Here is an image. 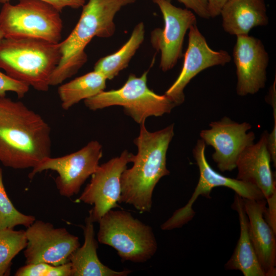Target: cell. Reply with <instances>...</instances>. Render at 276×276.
<instances>
[{
    "label": "cell",
    "mask_w": 276,
    "mask_h": 276,
    "mask_svg": "<svg viewBox=\"0 0 276 276\" xmlns=\"http://www.w3.org/2000/svg\"><path fill=\"white\" fill-rule=\"evenodd\" d=\"M107 79L100 73L93 71L64 84L58 89L61 107L68 110L82 100L93 97L106 88Z\"/></svg>",
    "instance_id": "cell-21"
},
{
    "label": "cell",
    "mask_w": 276,
    "mask_h": 276,
    "mask_svg": "<svg viewBox=\"0 0 276 276\" xmlns=\"http://www.w3.org/2000/svg\"><path fill=\"white\" fill-rule=\"evenodd\" d=\"M251 128L249 123H239L224 117L200 131L201 139L214 149L212 159L220 171H232L236 168L240 154L254 143L255 134L249 131Z\"/></svg>",
    "instance_id": "cell-13"
},
{
    "label": "cell",
    "mask_w": 276,
    "mask_h": 276,
    "mask_svg": "<svg viewBox=\"0 0 276 276\" xmlns=\"http://www.w3.org/2000/svg\"><path fill=\"white\" fill-rule=\"evenodd\" d=\"M208 11L210 17L214 18L220 15L221 10L228 0H207Z\"/></svg>",
    "instance_id": "cell-29"
},
{
    "label": "cell",
    "mask_w": 276,
    "mask_h": 276,
    "mask_svg": "<svg viewBox=\"0 0 276 276\" xmlns=\"http://www.w3.org/2000/svg\"><path fill=\"white\" fill-rule=\"evenodd\" d=\"M162 14L164 28H156L150 35L152 46L160 52L159 67L163 72L172 69L182 56L185 36L196 24L195 14L188 9L177 7L171 0H153Z\"/></svg>",
    "instance_id": "cell-12"
},
{
    "label": "cell",
    "mask_w": 276,
    "mask_h": 276,
    "mask_svg": "<svg viewBox=\"0 0 276 276\" xmlns=\"http://www.w3.org/2000/svg\"><path fill=\"white\" fill-rule=\"evenodd\" d=\"M25 231L0 229V276L9 275L12 261L27 245Z\"/></svg>",
    "instance_id": "cell-23"
},
{
    "label": "cell",
    "mask_w": 276,
    "mask_h": 276,
    "mask_svg": "<svg viewBox=\"0 0 276 276\" xmlns=\"http://www.w3.org/2000/svg\"><path fill=\"white\" fill-rule=\"evenodd\" d=\"M102 154L101 144L92 141L73 153L45 158L32 168L28 177L32 179L36 174L45 170L56 172L58 175L55 182L59 193L71 197L79 193L86 179L97 170Z\"/></svg>",
    "instance_id": "cell-8"
},
{
    "label": "cell",
    "mask_w": 276,
    "mask_h": 276,
    "mask_svg": "<svg viewBox=\"0 0 276 276\" xmlns=\"http://www.w3.org/2000/svg\"><path fill=\"white\" fill-rule=\"evenodd\" d=\"M136 0H88L68 37L60 42L61 57L54 71L50 86L62 84L76 74L87 60L85 49L94 37L109 38L116 31L114 18L124 7Z\"/></svg>",
    "instance_id": "cell-3"
},
{
    "label": "cell",
    "mask_w": 276,
    "mask_h": 276,
    "mask_svg": "<svg viewBox=\"0 0 276 276\" xmlns=\"http://www.w3.org/2000/svg\"><path fill=\"white\" fill-rule=\"evenodd\" d=\"M30 86L16 80L0 71V97L6 96V93H15L19 98H23L29 90Z\"/></svg>",
    "instance_id": "cell-25"
},
{
    "label": "cell",
    "mask_w": 276,
    "mask_h": 276,
    "mask_svg": "<svg viewBox=\"0 0 276 276\" xmlns=\"http://www.w3.org/2000/svg\"><path fill=\"white\" fill-rule=\"evenodd\" d=\"M174 124L155 132L140 125L139 136L134 140L137 148L132 155V166L123 171L121 177L119 203L132 205L141 212H150L153 190L164 176L169 175L167 152L174 136Z\"/></svg>",
    "instance_id": "cell-2"
},
{
    "label": "cell",
    "mask_w": 276,
    "mask_h": 276,
    "mask_svg": "<svg viewBox=\"0 0 276 276\" xmlns=\"http://www.w3.org/2000/svg\"><path fill=\"white\" fill-rule=\"evenodd\" d=\"M220 15L224 31L236 36L248 35L252 28L269 22L264 0H228Z\"/></svg>",
    "instance_id": "cell-18"
},
{
    "label": "cell",
    "mask_w": 276,
    "mask_h": 276,
    "mask_svg": "<svg viewBox=\"0 0 276 276\" xmlns=\"http://www.w3.org/2000/svg\"><path fill=\"white\" fill-rule=\"evenodd\" d=\"M10 0H0V3L5 4L9 2ZM47 3L58 11L61 12L65 7H70L74 9H78L82 7L85 4L86 0H40Z\"/></svg>",
    "instance_id": "cell-28"
},
{
    "label": "cell",
    "mask_w": 276,
    "mask_h": 276,
    "mask_svg": "<svg viewBox=\"0 0 276 276\" xmlns=\"http://www.w3.org/2000/svg\"><path fill=\"white\" fill-rule=\"evenodd\" d=\"M94 222L88 217L82 227L84 242L69 257L71 276H126L132 271H116L104 265L97 255L98 241L95 237Z\"/></svg>",
    "instance_id": "cell-19"
},
{
    "label": "cell",
    "mask_w": 276,
    "mask_h": 276,
    "mask_svg": "<svg viewBox=\"0 0 276 276\" xmlns=\"http://www.w3.org/2000/svg\"><path fill=\"white\" fill-rule=\"evenodd\" d=\"M267 131H264L258 142L245 149L239 155L236 168V179L257 187L266 200L276 195V183L271 170V156L268 148Z\"/></svg>",
    "instance_id": "cell-16"
},
{
    "label": "cell",
    "mask_w": 276,
    "mask_h": 276,
    "mask_svg": "<svg viewBox=\"0 0 276 276\" xmlns=\"http://www.w3.org/2000/svg\"><path fill=\"white\" fill-rule=\"evenodd\" d=\"M144 24L140 22L134 27L127 42L117 52L98 60L94 70L102 74L107 80H112L126 68L145 38Z\"/></svg>",
    "instance_id": "cell-22"
},
{
    "label": "cell",
    "mask_w": 276,
    "mask_h": 276,
    "mask_svg": "<svg viewBox=\"0 0 276 276\" xmlns=\"http://www.w3.org/2000/svg\"><path fill=\"white\" fill-rule=\"evenodd\" d=\"M98 223V241L113 248L123 261L147 262L157 249L152 227L129 212L110 210Z\"/></svg>",
    "instance_id": "cell-5"
},
{
    "label": "cell",
    "mask_w": 276,
    "mask_h": 276,
    "mask_svg": "<svg viewBox=\"0 0 276 276\" xmlns=\"http://www.w3.org/2000/svg\"><path fill=\"white\" fill-rule=\"evenodd\" d=\"M232 208L238 214L240 233L236 247L225 264V268L227 270H239L244 276H266L250 237L243 199L236 194Z\"/></svg>",
    "instance_id": "cell-20"
},
{
    "label": "cell",
    "mask_w": 276,
    "mask_h": 276,
    "mask_svg": "<svg viewBox=\"0 0 276 276\" xmlns=\"http://www.w3.org/2000/svg\"><path fill=\"white\" fill-rule=\"evenodd\" d=\"M51 128L24 103L0 97V162L15 169L33 168L51 154Z\"/></svg>",
    "instance_id": "cell-1"
},
{
    "label": "cell",
    "mask_w": 276,
    "mask_h": 276,
    "mask_svg": "<svg viewBox=\"0 0 276 276\" xmlns=\"http://www.w3.org/2000/svg\"><path fill=\"white\" fill-rule=\"evenodd\" d=\"M132 155L125 150L119 156L99 165L78 198L79 201L93 205L88 217L94 223L98 222L108 211L119 207L121 175L131 162Z\"/></svg>",
    "instance_id": "cell-10"
},
{
    "label": "cell",
    "mask_w": 276,
    "mask_h": 276,
    "mask_svg": "<svg viewBox=\"0 0 276 276\" xmlns=\"http://www.w3.org/2000/svg\"><path fill=\"white\" fill-rule=\"evenodd\" d=\"M61 57L60 42L34 38H4L0 41V68L38 91L49 90Z\"/></svg>",
    "instance_id": "cell-4"
},
{
    "label": "cell",
    "mask_w": 276,
    "mask_h": 276,
    "mask_svg": "<svg viewBox=\"0 0 276 276\" xmlns=\"http://www.w3.org/2000/svg\"><path fill=\"white\" fill-rule=\"evenodd\" d=\"M35 220L34 216L21 213L13 205L6 191L0 168V229L14 228L18 225L28 227Z\"/></svg>",
    "instance_id": "cell-24"
},
{
    "label": "cell",
    "mask_w": 276,
    "mask_h": 276,
    "mask_svg": "<svg viewBox=\"0 0 276 276\" xmlns=\"http://www.w3.org/2000/svg\"><path fill=\"white\" fill-rule=\"evenodd\" d=\"M191 11H193L198 16L209 19L210 16L208 11L207 0H177Z\"/></svg>",
    "instance_id": "cell-27"
},
{
    "label": "cell",
    "mask_w": 276,
    "mask_h": 276,
    "mask_svg": "<svg viewBox=\"0 0 276 276\" xmlns=\"http://www.w3.org/2000/svg\"><path fill=\"white\" fill-rule=\"evenodd\" d=\"M25 234L26 264L61 265L68 262L70 255L80 246L78 237L65 228H56L53 224L40 220H35L27 227Z\"/></svg>",
    "instance_id": "cell-11"
},
{
    "label": "cell",
    "mask_w": 276,
    "mask_h": 276,
    "mask_svg": "<svg viewBox=\"0 0 276 276\" xmlns=\"http://www.w3.org/2000/svg\"><path fill=\"white\" fill-rule=\"evenodd\" d=\"M60 12L40 0L6 3L0 11V29L6 38H34L58 43L63 29Z\"/></svg>",
    "instance_id": "cell-6"
},
{
    "label": "cell",
    "mask_w": 276,
    "mask_h": 276,
    "mask_svg": "<svg viewBox=\"0 0 276 276\" xmlns=\"http://www.w3.org/2000/svg\"><path fill=\"white\" fill-rule=\"evenodd\" d=\"M148 73L144 72L140 77L130 74L121 88L104 90L84 100L85 105L91 110L111 106H122L125 114L140 125L145 124L149 117L169 113L176 105L165 94L158 95L148 87Z\"/></svg>",
    "instance_id": "cell-7"
},
{
    "label": "cell",
    "mask_w": 276,
    "mask_h": 276,
    "mask_svg": "<svg viewBox=\"0 0 276 276\" xmlns=\"http://www.w3.org/2000/svg\"><path fill=\"white\" fill-rule=\"evenodd\" d=\"M231 60L224 50L214 51L208 45L196 24L189 29L188 44L181 72L165 92L175 104L179 105L185 99L184 89L190 81L203 70L216 65H224Z\"/></svg>",
    "instance_id": "cell-14"
},
{
    "label": "cell",
    "mask_w": 276,
    "mask_h": 276,
    "mask_svg": "<svg viewBox=\"0 0 276 276\" xmlns=\"http://www.w3.org/2000/svg\"><path fill=\"white\" fill-rule=\"evenodd\" d=\"M3 34L0 29V41L4 38Z\"/></svg>",
    "instance_id": "cell-30"
},
{
    "label": "cell",
    "mask_w": 276,
    "mask_h": 276,
    "mask_svg": "<svg viewBox=\"0 0 276 276\" xmlns=\"http://www.w3.org/2000/svg\"><path fill=\"white\" fill-rule=\"evenodd\" d=\"M53 265L43 262L26 264L19 268L15 276H49Z\"/></svg>",
    "instance_id": "cell-26"
},
{
    "label": "cell",
    "mask_w": 276,
    "mask_h": 276,
    "mask_svg": "<svg viewBox=\"0 0 276 276\" xmlns=\"http://www.w3.org/2000/svg\"><path fill=\"white\" fill-rule=\"evenodd\" d=\"M250 237L266 276L276 273V233L264 217L265 199L243 198Z\"/></svg>",
    "instance_id": "cell-17"
},
{
    "label": "cell",
    "mask_w": 276,
    "mask_h": 276,
    "mask_svg": "<svg viewBox=\"0 0 276 276\" xmlns=\"http://www.w3.org/2000/svg\"><path fill=\"white\" fill-rule=\"evenodd\" d=\"M233 56L237 95H254L263 88L267 81L269 55L262 41L249 35L237 36Z\"/></svg>",
    "instance_id": "cell-15"
},
{
    "label": "cell",
    "mask_w": 276,
    "mask_h": 276,
    "mask_svg": "<svg viewBox=\"0 0 276 276\" xmlns=\"http://www.w3.org/2000/svg\"><path fill=\"white\" fill-rule=\"evenodd\" d=\"M205 146L204 142L200 139L193 150V156L199 171L198 182L188 203L177 210L164 223L165 227L168 230L180 228L191 221L195 214L192 208L194 202L199 195L211 198L210 193L215 187L223 186L229 188L243 198L256 199L260 196V191L256 186L226 177L215 171L206 160Z\"/></svg>",
    "instance_id": "cell-9"
}]
</instances>
